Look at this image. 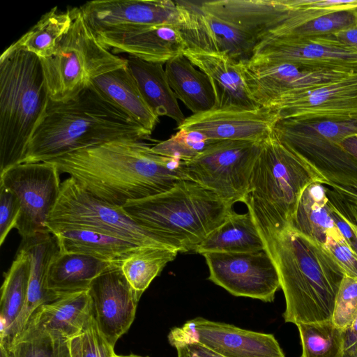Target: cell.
I'll return each mask as SVG.
<instances>
[{"label":"cell","mask_w":357,"mask_h":357,"mask_svg":"<svg viewBox=\"0 0 357 357\" xmlns=\"http://www.w3.org/2000/svg\"><path fill=\"white\" fill-rule=\"evenodd\" d=\"M357 317V280L344 276L337 292L332 321L345 331Z\"/></svg>","instance_id":"40"},{"label":"cell","mask_w":357,"mask_h":357,"mask_svg":"<svg viewBox=\"0 0 357 357\" xmlns=\"http://www.w3.org/2000/svg\"><path fill=\"white\" fill-rule=\"evenodd\" d=\"M48 162L88 193L119 207L165 192L188 179L185 161L158 154L142 140L112 141Z\"/></svg>","instance_id":"1"},{"label":"cell","mask_w":357,"mask_h":357,"mask_svg":"<svg viewBox=\"0 0 357 357\" xmlns=\"http://www.w3.org/2000/svg\"><path fill=\"white\" fill-rule=\"evenodd\" d=\"M0 357H14L11 348L0 344Z\"/></svg>","instance_id":"48"},{"label":"cell","mask_w":357,"mask_h":357,"mask_svg":"<svg viewBox=\"0 0 357 357\" xmlns=\"http://www.w3.org/2000/svg\"><path fill=\"white\" fill-rule=\"evenodd\" d=\"M234 204L185 179L170 190L128 202L122 208L178 252L194 251L234 211Z\"/></svg>","instance_id":"4"},{"label":"cell","mask_w":357,"mask_h":357,"mask_svg":"<svg viewBox=\"0 0 357 357\" xmlns=\"http://www.w3.org/2000/svg\"><path fill=\"white\" fill-rule=\"evenodd\" d=\"M208 279L235 296L273 302L280 288L278 272L266 249L251 252H206Z\"/></svg>","instance_id":"11"},{"label":"cell","mask_w":357,"mask_h":357,"mask_svg":"<svg viewBox=\"0 0 357 357\" xmlns=\"http://www.w3.org/2000/svg\"><path fill=\"white\" fill-rule=\"evenodd\" d=\"M73 20L71 8L59 12L54 7L8 48L22 50L45 59L52 55Z\"/></svg>","instance_id":"33"},{"label":"cell","mask_w":357,"mask_h":357,"mask_svg":"<svg viewBox=\"0 0 357 357\" xmlns=\"http://www.w3.org/2000/svg\"><path fill=\"white\" fill-rule=\"evenodd\" d=\"M260 236L278 272L284 321L297 325L331 320L345 274L324 246L290 225Z\"/></svg>","instance_id":"3"},{"label":"cell","mask_w":357,"mask_h":357,"mask_svg":"<svg viewBox=\"0 0 357 357\" xmlns=\"http://www.w3.org/2000/svg\"><path fill=\"white\" fill-rule=\"evenodd\" d=\"M10 347L14 357H71L68 339L30 327H25Z\"/></svg>","instance_id":"36"},{"label":"cell","mask_w":357,"mask_h":357,"mask_svg":"<svg viewBox=\"0 0 357 357\" xmlns=\"http://www.w3.org/2000/svg\"><path fill=\"white\" fill-rule=\"evenodd\" d=\"M298 232L324 245L326 234L336 228L321 183H313L303 191L290 225Z\"/></svg>","instance_id":"32"},{"label":"cell","mask_w":357,"mask_h":357,"mask_svg":"<svg viewBox=\"0 0 357 357\" xmlns=\"http://www.w3.org/2000/svg\"><path fill=\"white\" fill-rule=\"evenodd\" d=\"M243 70L252 96L261 107L282 95L310 91L354 74L289 62L247 61Z\"/></svg>","instance_id":"15"},{"label":"cell","mask_w":357,"mask_h":357,"mask_svg":"<svg viewBox=\"0 0 357 357\" xmlns=\"http://www.w3.org/2000/svg\"><path fill=\"white\" fill-rule=\"evenodd\" d=\"M278 121L271 109H215L193 114L177 129L195 130L213 140L261 141Z\"/></svg>","instance_id":"19"},{"label":"cell","mask_w":357,"mask_h":357,"mask_svg":"<svg viewBox=\"0 0 357 357\" xmlns=\"http://www.w3.org/2000/svg\"><path fill=\"white\" fill-rule=\"evenodd\" d=\"M273 132L323 179L324 185L339 193L357 190V159L340 145L298 126L291 119L278 120Z\"/></svg>","instance_id":"12"},{"label":"cell","mask_w":357,"mask_h":357,"mask_svg":"<svg viewBox=\"0 0 357 357\" xmlns=\"http://www.w3.org/2000/svg\"><path fill=\"white\" fill-rule=\"evenodd\" d=\"M168 336L199 341L224 357H284L273 335L196 317Z\"/></svg>","instance_id":"17"},{"label":"cell","mask_w":357,"mask_h":357,"mask_svg":"<svg viewBox=\"0 0 357 357\" xmlns=\"http://www.w3.org/2000/svg\"><path fill=\"white\" fill-rule=\"evenodd\" d=\"M92 312L108 342L115 346L132 324L140 296L132 289L121 266H113L96 278L89 289Z\"/></svg>","instance_id":"18"},{"label":"cell","mask_w":357,"mask_h":357,"mask_svg":"<svg viewBox=\"0 0 357 357\" xmlns=\"http://www.w3.org/2000/svg\"><path fill=\"white\" fill-rule=\"evenodd\" d=\"M357 23V8L335 10L319 16L280 38H310L335 35Z\"/></svg>","instance_id":"38"},{"label":"cell","mask_w":357,"mask_h":357,"mask_svg":"<svg viewBox=\"0 0 357 357\" xmlns=\"http://www.w3.org/2000/svg\"><path fill=\"white\" fill-rule=\"evenodd\" d=\"M265 249L254 219L249 211H235L213 231L196 248L195 252H251Z\"/></svg>","instance_id":"30"},{"label":"cell","mask_w":357,"mask_h":357,"mask_svg":"<svg viewBox=\"0 0 357 357\" xmlns=\"http://www.w3.org/2000/svg\"><path fill=\"white\" fill-rule=\"evenodd\" d=\"M334 36L342 44L357 51V23L337 33Z\"/></svg>","instance_id":"46"},{"label":"cell","mask_w":357,"mask_h":357,"mask_svg":"<svg viewBox=\"0 0 357 357\" xmlns=\"http://www.w3.org/2000/svg\"><path fill=\"white\" fill-rule=\"evenodd\" d=\"M296 326L302 345L301 357H344V331L331 319Z\"/></svg>","instance_id":"35"},{"label":"cell","mask_w":357,"mask_h":357,"mask_svg":"<svg viewBox=\"0 0 357 357\" xmlns=\"http://www.w3.org/2000/svg\"><path fill=\"white\" fill-rule=\"evenodd\" d=\"M331 218L349 247L357 254V231L347 220L328 204Z\"/></svg>","instance_id":"44"},{"label":"cell","mask_w":357,"mask_h":357,"mask_svg":"<svg viewBox=\"0 0 357 357\" xmlns=\"http://www.w3.org/2000/svg\"><path fill=\"white\" fill-rule=\"evenodd\" d=\"M323 179L272 131L261 143L243 201L260 235L289 226L305 188Z\"/></svg>","instance_id":"5"},{"label":"cell","mask_w":357,"mask_h":357,"mask_svg":"<svg viewBox=\"0 0 357 357\" xmlns=\"http://www.w3.org/2000/svg\"><path fill=\"white\" fill-rule=\"evenodd\" d=\"M261 141L216 140L185 162L187 176L227 202H243Z\"/></svg>","instance_id":"9"},{"label":"cell","mask_w":357,"mask_h":357,"mask_svg":"<svg viewBox=\"0 0 357 357\" xmlns=\"http://www.w3.org/2000/svg\"><path fill=\"white\" fill-rule=\"evenodd\" d=\"M183 54L210 79L215 109L254 110L260 108L245 83L243 64L224 53L186 48Z\"/></svg>","instance_id":"22"},{"label":"cell","mask_w":357,"mask_h":357,"mask_svg":"<svg viewBox=\"0 0 357 357\" xmlns=\"http://www.w3.org/2000/svg\"><path fill=\"white\" fill-rule=\"evenodd\" d=\"M356 357H357V354H356Z\"/></svg>","instance_id":"51"},{"label":"cell","mask_w":357,"mask_h":357,"mask_svg":"<svg viewBox=\"0 0 357 357\" xmlns=\"http://www.w3.org/2000/svg\"><path fill=\"white\" fill-rule=\"evenodd\" d=\"M115 266L84 253L59 250L49 268L47 289L56 298L88 291L96 278Z\"/></svg>","instance_id":"25"},{"label":"cell","mask_w":357,"mask_h":357,"mask_svg":"<svg viewBox=\"0 0 357 357\" xmlns=\"http://www.w3.org/2000/svg\"><path fill=\"white\" fill-rule=\"evenodd\" d=\"M71 25L54 53L40 59L49 97L64 102L77 96L95 77L127 65L98 39L78 7L71 8Z\"/></svg>","instance_id":"7"},{"label":"cell","mask_w":357,"mask_h":357,"mask_svg":"<svg viewBox=\"0 0 357 357\" xmlns=\"http://www.w3.org/2000/svg\"><path fill=\"white\" fill-rule=\"evenodd\" d=\"M96 35L114 54L124 53L164 65L187 48L178 27L174 26H144Z\"/></svg>","instance_id":"21"},{"label":"cell","mask_w":357,"mask_h":357,"mask_svg":"<svg viewBox=\"0 0 357 357\" xmlns=\"http://www.w3.org/2000/svg\"><path fill=\"white\" fill-rule=\"evenodd\" d=\"M31 273L29 255L19 248L1 287L0 340L8 337L26 304Z\"/></svg>","instance_id":"31"},{"label":"cell","mask_w":357,"mask_h":357,"mask_svg":"<svg viewBox=\"0 0 357 357\" xmlns=\"http://www.w3.org/2000/svg\"><path fill=\"white\" fill-rule=\"evenodd\" d=\"M355 205V204H354ZM356 206V205H355ZM357 208V206H356ZM356 229H357V217H356Z\"/></svg>","instance_id":"50"},{"label":"cell","mask_w":357,"mask_h":357,"mask_svg":"<svg viewBox=\"0 0 357 357\" xmlns=\"http://www.w3.org/2000/svg\"><path fill=\"white\" fill-rule=\"evenodd\" d=\"M183 21L178 27L187 48L224 53L245 63L252 58L257 39L241 27L204 12L199 3L181 1Z\"/></svg>","instance_id":"16"},{"label":"cell","mask_w":357,"mask_h":357,"mask_svg":"<svg viewBox=\"0 0 357 357\" xmlns=\"http://www.w3.org/2000/svg\"><path fill=\"white\" fill-rule=\"evenodd\" d=\"M71 357H115L114 348L99 330L93 312L83 330L69 340Z\"/></svg>","instance_id":"39"},{"label":"cell","mask_w":357,"mask_h":357,"mask_svg":"<svg viewBox=\"0 0 357 357\" xmlns=\"http://www.w3.org/2000/svg\"><path fill=\"white\" fill-rule=\"evenodd\" d=\"M50 232L56 238L61 252L84 253L119 266L128 257L143 248L106 234L80 227H62Z\"/></svg>","instance_id":"27"},{"label":"cell","mask_w":357,"mask_h":357,"mask_svg":"<svg viewBox=\"0 0 357 357\" xmlns=\"http://www.w3.org/2000/svg\"><path fill=\"white\" fill-rule=\"evenodd\" d=\"M20 248L29 256L31 273L27 298L24 310L9 335L0 343L10 347L24 330L36 310L45 303L57 298L47 289L50 266L59 252L56 238L52 233H40L22 238Z\"/></svg>","instance_id":"23"},{"label":"cell","mask_w":357,"mask_h":357,"mask_svg":"<svg viewBox=\"0 0 357 357\" xmlns=\"http://www.w3.org/2000/svg\"><path fill=\"white\" fill-rule=\"evenodd\" d=\"M264 107L275 112L278 120L357 114V73L310 91L282 95Z\"/></svg>","instance_id":"20"},{"label":"cell","mask_w":357,"mask_h":357,"mask_svg":"<svg viewBox=\"0 0 357 357\" xmlns=\"http://www.w3.org/2000/svg\"><path fill=\"white\" fill-rule=\"evenodd\" d=\"M357 354V317L344 331V357H356Z\"/></svg>","instance_id":"45"},{"label":"cell","mask_w":357,"mask_h":357,"mask_svg":"<svg viewBox=\"0 0 357 357\" xmlns=\"http://www.w3.org/2000/svg\"><path fill=\"white\" fill-rule=\"evenodd\" d=\"M127 65L146 104L157 116H166L180 126L185 119L169 86L163 65L128 56Z\"/></svg>","instance_id":"28"},{"label":"cell","mask_w":357,"mask_h":357,"mask_svg":"<svg viewBox=\"0 0 357 357\" xmlns=\"http://www.w3.org/2000/svg\"><path fill=\"white\" fill-rule=\"evenodd\" d=\"M50 100L40 58L6 49L0 56V174L23 162Z\"/></svg>","instance_id":"6"},{"label":"cell","mask_w":357,"mask_h":357,"mask_svg":"<svg viewBox=\"0 0 357 357\" xmlns=\"http://www.w3.org/2000/svg\"><path fill=\"white\" fill-rule=\"evenodd\" d=\"M90 84L152 132L159 121L158 116L146 104L128 65L95 77Z\"/></svg>","instance_id":"26"},{"label":"cell","mask_w":357,"mask_h":357,"mask_svg":"<svg viewBox=\"0 0 357 357\" xmlns=\"http://www.w3.org/2000/svg\"><path fill=\"white\" fill-rule=\"evenodd\" d=\"M59 174L48 161L22 162L0 174V185L19 199L21 212L15 229L22 238L51 233L47 222L59 197Z\"/></svg>","instance_id":"10"},{"label":"cell","mask_w":357,"mask_h":357,"mask_svg":"<svg viewBox=\"0 0 357 357\" xmlns=\"http://www.w3.org/2000/svg\"><path fill=\"white\" fill-rule=\"evenodd\" d=\"M178 252L167 248H140L122 262L121 269L130 286L141 297L153 279Z\"/></svg>","instance_id":"34"},{"label":"cell","mask_w":357,"mask_h":357,"mask_svg":"<svg viewBox=\"0 0 357 357\" xmlns=\"http://www.w3.org/2000/svg\"><path fill=\"white\" fill-rule=\"evenodd\" d=\"M91 314V297L84 291L43 304L25 327L56 333L70 340L83 330Z\"/></svg>","instance_id":"24"},{"label":"cell","mask_w":357,"mask_h":357,"mask_svg":"<svg viewBox=\"0 0 357 357\" xmlns=\"http://www.w3.org/2000/svg\"><path fill=\"white\" fill-rule=\"evenodd\" d=\"M167 338L176 348L177 357H224L199 341L171 336Z\"/></svg>","instance_id":"43"},{"label":"cell","mask_w":357,"mask_h":357,"mask_svg":"<svg viewBox=\"0 0 357 357\" xmlns=\"http://www.w3.org/2000/svg\"><path fill=\"white\" fill-rule=\"evenodd\" d=\"M215 141L200 132L180 129L169 139L155 144L152 150L161 155L186 162L199 155Z\"/></svg>","instance_id":"37"},{"label":"cell","mask_w":357,"mask_h":357,"mask_svg":"<svg viewBox=\"0 0 357 357\" xmlns=\"http://www.w3.org/2000/svg\"><path fill=\"white\" fill-rule=\"evenodd\" d=\"M21 212L16 195L0 185V245H2L12 229L15 228Z\"/></svg>","instance_id":"42"},{"label":"cell","mask_w":357,"mask_h":357,"mask_svg":"<svg viewBox=\"0 0 357 357\" xmlns=\"http://www.w3.org/2000/svg\"><path fill=\"white\" fill-rule=\"evenodd\" d=\"M195 67L182 53L168 61L165 70L176 98L199 114L213 109L215 97L208 76Z\"/></svg>","instance_id":"29"},{"label":"cell","mask_w":357,"mask_h":357,"mask_svg":"<svg viewBox=\"0 0 357 357\" xmlns=\"http://www.w3.org/2000/svg\"><path fill=\"white\" fill-rule=\"evenodd\" d=\"M115 357H148V356H142L136 355L134 354H130L129 355H116Z\"/></svg>","instance_id":"49"},{"label":"cell","mask_w":357,"mask_h":357,"mask_svg":"<svg viewBox=\"0 0 357 357\" xmlns=\"http://www.w3.org/2000/svg\"><path fill=\"white\" fill-rule=\"evenodd\" d=\"M338 144L357 159V135L344 138Z\"/></svg>","instance_id":"47"},{"label":"cell","mask_w":357,"mask_h":357,"mask_svg":"<svg viewBox=\"0 0 357 357\" xmlns=\"http://www.w3.org/2000/svg\"><path fill=\"white\" fill-rule=\"evenodd\" d=\"M324 246L345 275L357 280V254L349 247L337 227L326 234Z\"/></svg>","instance_id":"41"},{"label":"cell","mask_w":357,"mask_h":357,"mask_svg":"<svg viewBox=\"0 0 357 357\" xmlns=\"http://www.w3.org/2000/svg\"><path fill=\"white\" fill-rule=\"evenodd\" d=\"M47 225L50 231L62 227H80L106 234L139 247L176 250L137 223L122 207L97 199L81 188L70 177L61 183L59 199Z\"/></svg>","instance_id":"8"},{"label":"cell","mask_w":357,"mask_h":357,"mask_svg":"<svg viewBox=\"0 0 357 357\" xmlns=\"http://www.w3.org/2000/svg\"><path fill=\"white\" fill-rule=\"evenodd\" d=\"M356 229V231H357V229Z\"/></svg>","instance_id":"52"},{"label":"cell","mask_w":357,"mask_h":357,"mask_svg":"<svg viewBox=\"0 0 357 357\" xmlns=\"http://www.w3.org/2000/svg\"><path fill=\"white\" fill-rule=\"evenodd\" d=\"M251 62H289L313 69L357 73V51L334 35L259 42Z\"/></svg>","instance_id":"13"},{"label":"cell","mask_w":357,"mask_h":357,"mask_svg":"<svg viewBox=\"0 0 357 357\" xmlns=\"http://www.w3.org/2000/svg\"><path fill=\"white\" fill-rule=\"evenodd\" d=\"M151 134L90 84L73 99L50 100L23 162L50 161L112 141L150 140Z\"/></svg>","instance_id":"2"},{"label":"cell","mask_w":357,"mask_h":357,"mask_svg":"<svg viewBox=\"0 0 357 357\" xmlns=\"http://www.w3.org/2000/svg\"><path fill=\"white\" fill-rule=\"evenodd\" d=\"M79 8L96 34L151 26L178 27L183 21L181 1L95 0Z\"/></svg>","instance_id":"14"}]
</instances>
